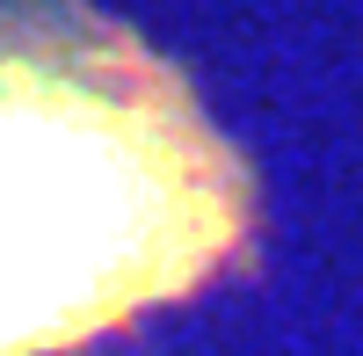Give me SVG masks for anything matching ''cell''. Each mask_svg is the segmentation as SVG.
Instances as JSON below:
<instances>
[{
    "label": "cell",
    "instance_id": "6da1fadb",
    "mask_svg": "<svg viewBox=\"0 0 363 356\" xmlns=\"http://www.w3.org/2000/svg\"><path fill=\"white\" fill-rule=\"evenodd\" d=\"M247 160L87 0H0V356H73L240 255Z\"/></svg>",
    "mask_w": 363,
    "mask_h": 356
}]
</instances>
